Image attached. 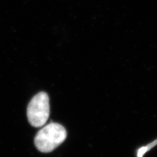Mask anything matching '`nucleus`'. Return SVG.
Instances as JSON below:
<instances>
[{
	"instance_id": "obj_1",
	"label": "nucleus",
	"mask_w": 157,
	"mask_h": 157,
	"mask_svg": "<svg viewBox=\"0 0 157 157\" xmlns=\"http://www.w3.org/2000/svg\"><path fill=\"white\" fill-rule=\"evenodd\" d=\"M67 132L60 124L52 122L44 126L36 136L35 145L43 153H50L65 141Z\"/></svg>"
},
{
	"instance_id": "obj_2",
	"label": "nucleus",
	"mask_w": 157,
	"mask_h": 157,
	"mask_svg": "<svg viewBox=\"0 0 157 157\" xmlns=\"http://www.w3.org/2000/svg\"><path fill=\"white\" fill-rule=\"evenodd\" d=\"M50 114L49 98L46 92H41L29 101L27 108V116L30 124L34 127L45 125Z\"/></svg>"
}]
</instances>
